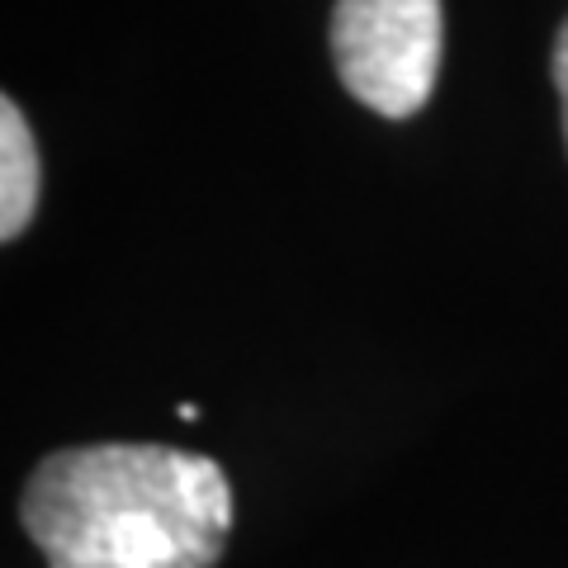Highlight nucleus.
Masks as SVG:
<instances>
[{"instance_id": "nucleus-2", "label": "nucleus", "mask_w": 568, "mask_h": 568, "mask_svg": "<svg viewBox=\"0 0 568 568\" xmlns=\"http://www.w3.org/2000/svg\"><path fill=\"white\" fill-rule=\"evenodd\" d=\"M440 33V0H336L332 62L361 104L407 119L436 91Z\"/></svg>"}, {"instance_id": "nucleus-4", "label": "nucleus", "mask_w": 568, "mask_h": 568, "mask_svg": "<svg viewBox=\"0 0 568 568\" xmlns=\"http://www.w3.org/2000/svg\"><path fill=\"white\" fill-rule=\"evenodd\" d=\"M555 91H559V104H564V142H568V20L559 29V39H555Z\"/></svg>"}, {"instance_id": "nucleus-3", "label": "nucleus", "mask_w": 568, "mask_h": 568, "mask_svg": "<svg viewBox=\"0 0 568 568\" xmlns=\"http://www.w3.org/2000/svg\"><path fill=\"white\" fill-rule=\"evenodd\" d=\"M39 142L14 100L0 104V237L14 242L39 209Z\"/></svg>"}, {"instance_id": "nucleus-1", "label": "nucleus", "mask_w": 568, "mask_h": 568, "mask_svg": "<svg viewBox=\"0 0 568 568\" xmlns=\"http://www.w3.org/2000/svg\"><path fill=\"white\" fill-rule=\"evenodd\" d=\"M20 517L48 568H213L233 530V488L209 455L81 446L33 469Z\"/></svg>"}]
</instances>
